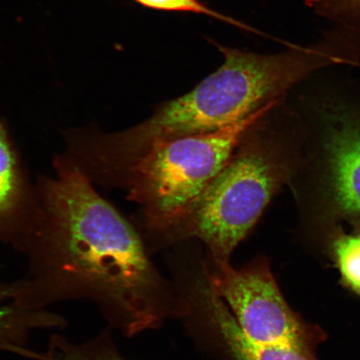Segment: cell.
<instances>
[{
	"instance_id": "30bf717a",
	"label": "cell",
	"mask_w": 360,
	"mask_h": 360,
	"mask_svg": "<svg viewBox=\"0 0 360 360\" xmlns=\"http://www.w3.org/2000/svg\"><path fill=\"white\" fill-rule=\"evenodd\" d=\"M317 15L360 32V0H301Z\"/></svg>"
},
{
	"instance_id": "8992f818",
	"label": "cell",
	"mask_w": 360,
	"mask_h": 360,
	"mask_svg": "<svg viewBox=\"0 0 360 360\" xmlns=\"http://www.w3.org/2000/svg\"><path fill=\"white\" fill-rule=\"evenodd\" d=\"M207 281L226 304L241 330L261 344L282 346L316 358L326 333L301 318L282 295L267 259L240 269L207 259Z\"/></svg>"
},
{
	"instance_id": "52a82bcc",
	"label": "cell",
	"mask_w": 360,
	"mask_h": 360,
	"mask_svg": "<svg viewBox=\"0 0 360 360\" xmlns=\"http://www.w3.org/2000/svg\"><path fill=\"white\" fill-rule=\"evenodd\" d=\"M35 205V184L30 182L19 152L0 121V241L20 248Z\"/></svg>"
},
{
	"instance_id": "7c38bea8",
	"label": "cell",
	"mask_w": 360,
	"mask_h": 360,
	"mask_svg": "<svg viewBox=\"0 0 360 360\" xmlns=\"http://www.w3.org/2000/svg\"><path fill=\"white\" fill-rule=\"evenodd\" d=\"M42 321L41 316L38 314L22 311V310L16 308L4 296V292L0 295V337L3 340L1 347L7 344V340L4 338L6 335L12 337L13 334H15V332H13V330H16L18 327H21L22 323Z\"/></svg>"
},
{
	"instance_id": "3957f363",
	"label": "cell",
	"mask_w": 360,
	"mask_h": 360,
	"mask_svg": "<svg viewBox=\"0 0 360 360\" xmlns=\"http://www.w3.org/2000/svg\"><path fill=\"white\" fill-rule=\"evenodd\" d=\"M303 128L286 101L248 127L191 209L158 238L159 245L200 240L207 259L229 263L270 201L291 186L302 160Z\"/></svg>"
},
{
	"instance_id": "5b68a950",
	"label": "cell",
	"mask_w": 360,
	"mask_h": 360,
	"mask_svg": "<svg viewBox=\"0 0 360 360\" xmlns=\"http://www.w3.org/2000/svg\"><path fill=\"white\" fill-rule=\"evenodd\" d=\"M269 110L218 132L152 143L88 174L94 186L120 188L139 207L145 242H155L186 215L235 150L245 130Z\"/></svg>"
},
{
	"instance_id": "9c48e42d",
	"label": "cell",
	"mask_w": 360,
	"mask_h": 360,
	"mask_svg": "<svg viewBox=\"0 0 360 360\" xmlns=\"http://www.w3.org/2000/svg\"><path fill=\"white\" fill-rule=\"evenodd\" d=\"M51 360H127L119 353L109 333L103 332L93 340L74 343L65 340L58 345Z\"/></svg>"
},
{
	"instance_id": "277c9868",
	"label": "cell",
	"mask_w": 360,
	"mask_h": 360,
	"mask_svg": "<svg viewBox=\"0 0 360 360\" xmlns=\"http://www.w3.org/2000/svg\"><path fill=\"white\" fill-rule=\"evenodd\" d=\"M300 167L291 184L300 232L319 248L335 229L360 228V84L318 81L301 97Z\"/></svg>"
},
{
	"instance_id": "6da1fadb",
	"label": "cell",
	"mask_w": 360,
	"mask_h": 360,
	"mask_svg": "<svg viewBox=\"0 0 360 360\" xmlns=\"http://www.w3.org/2000/svg\"><path fill=\"white\" fill-rule=\"evenodd\" d=\"M28 274L4 291L22 311L87 300L126 336L160 326L167 314L165 281L141 233L64 154L35 184L32 218L20 249Z\"/></svg>"
},
{
	"instance_id": "8fae6325",
	"label": "cell",
	"mask_w": 360,
	"mask_h": 360,
	"mask_svg": "<svg viewBox=\"0 0 360 360\" xmlns=\"http://www.w3.org/2000/svg\"><path fill=\"white\" fill-rule=\"evenodd\" d=\"M141 6L153 8V10L175 12L190 13L195 15H205L226 22V24L238 27L241 30L259 33V31L233 18L224 15L213 10L200 0H134Z\"/></svg>"
},
{
	"instance_id": "7a4b0ae2",
	"label": "cell",
	"mask_w": 360,
	"mask_h": 360,
	"mask_svg": "<svg viewBox=\"0 0 360 360\" xmlns=\"http://www.w3.org/2000/svg\"><path fill=\"white\" fill-rule=\"evenodd\" d=\"M218 47L223 64L190 92L161 103L141 124L112 134L117 151L133 155L157 142L231 127L281 105L317 72L360 61L356 36L338 26L311 46L274 55Z\"/></svg>"
},
{
	"instance_id": "ba28073f",
	"label": "cell",
	"mask_w": 360,
	"mask_h": 360,
	"mask_svg": "<svg viewBox=\"0 0 360 360\" xmlns=\"http://www.w3.org/2000/svg\"><path fill=\"white\" fill-rule=\"evenodd\" d=\"M319 250L339 272L342 285L360 296V228L349 232L344 226L335 229Z\"/></svg>"
}]
</instances>
